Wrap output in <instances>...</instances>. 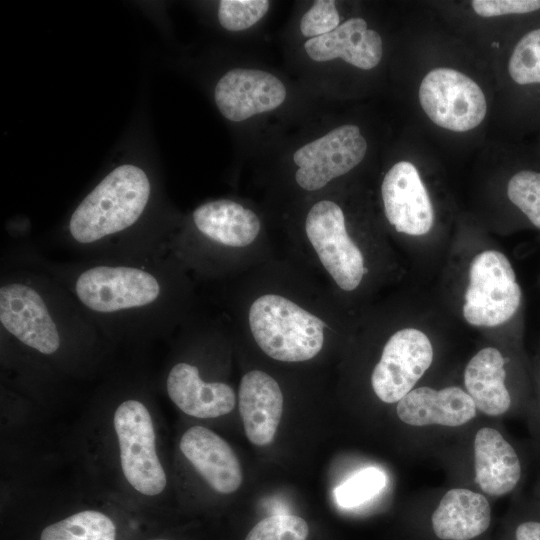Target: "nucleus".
I'll list each match as a JSON object with an SVG mask.
<instances>
[{
  "instance_id": "obj_23",
  "label": "nucleus",
  "mask_w": 540,
  "mask_h": 540,
  "mask_svg": "<svg viewBox=\"0 0 540 540\" xmlns=\"http://www.w3.org/2000/svg\"><path fill=\"white\" fill-rule=\"evenodd\" d=\"M508 72L520 86L540 85V27L525 33L514 46Z\"/></svg>"
},
{
  "instance_id": "obj_16",
  "label": "nucleus",
  "mask_w": 540,
  "mask_h": 540,
  "mask_svg": "<svg viewBox=\"0 0 540 540\" xmlns=\"http://www.w3.org/2000/svg\"><path fill=\"white\" fill-rule=\"evenodd\" d=\"M476 409L467 392L450 386L441 390L430 387L412 389L398 402L396 411L399 419L411 426L456 427L473 419Z\"/></svg>"
},
{
  "instance_id": "obj_21",
  "label": "nucleus",
  "mask_w": 540,
  "mask_h": 540,
  "mask_svg": "<svg viewBox=\"0 0 540 540\" xmlns=\"http://www.w3.org/2000/svg\"><path fill=\"white\" fill-rule=\"evenodd\" d=\"M505 359L501 352L487 347L476 353L464 371L467 393L475 406L489 416L506 413L512 404L505 385Z\"/></svg>"
},
{
  "instance_id": "obj_30",
  "label": "nucleus",
  "mask_w": 540,
  "mask_h": 540,
  "mask_svg": "<svg viewBox=\"0 0 540 540\" xmlns=\"http://www.w3.org/2000/svg\"><path fill=\"white\" fill-rule=\"evenodd\" d=\"M515 540H540V521L526 520L515 530Z\"/></svg>"
},
{
  "instance_id": "obj_6",
  "label": "nucleus",
  "mask_w": 540,
  "mask_h": 540,
  "mask_svg": "<svg viewBox=\"0 0 540 540\" xmlns=\"http://www.w3.org/2000/svg\"><path fill=\"white\" fill-rule=\"evenodd\" d=\"M113 425L128 483L143 495L161 493L167 479L156 452L154 425L147 407L136 399L123 401L115 410Z\"/></svg>"
},
{
  "instance_id": "obj_28",
  "label": "nucleus",
  "mask_w": 540,
  "mask_h": 540,
  "mask_svg": "<svg viewBox=\"0 0 540 540\" xmlns=\"http://www.w3.org/2000/svg\"><path fill=\"white\" fill-rule=\"evenodd\" d=\"M340 23L339 12L332 0H318L301 18L303 36L315 38L335 30Z\"/></svg>"
},
{
  "instance_id": "obj_18",
  "label": "nucleus",
  "mask_w": 540,
  "mask_h": 540,
  "mask_svg": "<svg viewBox=\"0 0 540 540\" xmlns=\"http://www.w3.org/2000/svg\"><path fill=\"white\" fill-rule=\"evenodd\" d=\"M475 481L490 496L505 495L518 485L522 467L514 447L499 431L484 427L474 439Z\"/></svg>"
},
{
  "instance_id": "obj_29",
  "label": "nucleus",
  "mask_w": 540,
  "mask_h": 540,
  "mask_svg": "<svg viewBox=\"0 0 540 540\" xmlns=\"http://www.w3.org/2000/svg\"><path fill=\"white\" fill-rule=\"evenodd\" d=\"M471 6L482 17L529 14L540 10V0H473Z\"/></svg>"
},
{
  "instance_id": "obj_25",
  "label": "nucleus",
  "mask_w": 540,
  "mask_h": 540,
  "mask_svg": "<svg viewBox=\"0 0 540 540\" xmlns=\"http://www.w3.org/2000/svg\"><path fill=\"white\" fill-rule=\"evenodd\" d=\"M509 200L540 229V172L521 170L515 173L507 185Z\"/></svg>"
},
{
  "instance_id": "obj_5",
  "label": "nucleus",
  "mask_w": 540,
  "mask_h": 540,
  "mask_svg": "<svg viewBox=\"0 0 540 540\" xmlns=\"http://www.w3.org/2000/svg\"><path fill=\"white\" fill-rule=\"evenodd\" d=\"M522 292L508 258L496 250L477 254L471 261L463 316L474 326L494 327L518 310Z\"/></svg>"
},
{
  "instance_id": "obj_1",
  "label": "nucleus",
  "mask_w": 540,
  "mask_h": 540,
  "mask_svg": "<svg viewBox=\"0 0 540 540\" xmlns=\"http://www.w3.org/2000/svg\"><path fill=\"white\" fill-rule=\"evenodd\" d=\"M56 278L98 327H157L167 284L154 256H125L69 266Z\"/></svg>"
},
{
  "instance_id": "obj_4",
  "label": "nucleus",
  "mask_w": 540,
  "mask_h": 540,
  "mask_svg": "<svg viewBox=\"0 0 540 540\" xmlns=\"http://www.w3.org/2000/svg\"><path fill=\"white\" fill-rule=\"evenodd\" d=\"M252 336L272 359L303 362L315 357L324 344L326 323L278 294L256 298L248 313Z\"/></svg>"
},
{
  "instance_id": "obj_8",
  "label": "nucleus",
  "mask_w": 540,
  "mask_h": 540,
  "mask_svg": "<svg viewBox=\"0 0 540 540\" xmlns=\"http://www.w3.org/2000/svg\"><path fill=\"white\" fill-rule=\"evenodd\" d=\"M305 231L321 264L344 291L355 290L365 274L364 258L349 237L338 204L321 200L309 210Z\"/></svg>"
},
{
  "instance_id": "obj_14",
  "label": "nucleus",
  "mask_w": 540,
  "mask_h": 540,
  "mask_svg": "<svg viewBox=\"0 0 540 540\" xmlns=\"http://www.w3.org/2000/svg\"><path fill=\"white\" fill-rule=\"evenodd\" d=\"M283 394L269 374L252 370L243 375L238 393L245 434L257 446L271 443L283 412Z\"/></svg>"
},
{
  "instance_id": "obj_12",
  "label": "nucleus",
  "mask_w": 540,
  "mask_h": 540,
  "mask_svg": "<svg viewBox=\"0 0 540 540\" xmlns=\"http://www.w3.org/2000/svg\"><path fill=\"white\" fill-rule=\"evenodd\" d=\"M381 194L385 215L396 231L419 236L432 228V203L412 163L400 161L394 164L383 179Z\"/></svg>"
},
{
  "instance_id": "obj_19",
  "label": "nucleus",
  "mask_w": 540,
  "mask_h": 540,
  "mask_svg": "<svg viewBox=\"0 0 540 540\" xmlns=\"http://www.w3.org/2000/svg\"><path fill=\"white\" fill-rule=\"evenodd\" d=\"M491 509L480 493L465 488L449 490L432 514L435 535L441 540H470L484 533Z\"/></svg>"
},
{
  "instance_id": "obj_32",
  "label": "nucleus",
  "mask_w": 540,
  "mask_h": 540,
  "mask_svg": "<svg viewBox=\"0 0 540 540\" xmlns=\"http://www.w3.org/2000/svg\"><path fill=\"white\" fill-rule=\"evenodd\" d=\"M539 406H540V402H539Z\"/></svg>"
},
{
  "instance_id": "obj_27",
  "label": "nucleus",
  "mask_w": 540,
  "mask_h": 540,
  "mask_svg": "<svg viewBox=\"0 0 540 540\" xmlns=\"http://www.w3.org/2000/svg\"><path fill=\"white\" fill-rule=\"evenodd\" d=\"M309 528L304 519L291 514L269 516L258 522L245 540H306Z\"/></svg>"
},
{
  "instance_id": "obj_26",
  "label": "nucleus",
  "mask_w": 540,
  "mask_h": 540,
  "mask_svg": "<svg viewBox=\"0 0 540 540\" xmlns=\"http://www.w3.org/2000/svg\"><path fill=\"white\" fill-rule=\"evenodd\" d=\"M269 5L267 0H222L219 3L218 19L228 31H243L261 20Z\"/></svg>"
},
{
  "instance_id": "obj_31",
  "label": "nucleus",
  "mask_w": 540,
  "mask_h": 540,
  "mask_svg": "<svg viewBox=\"0 0 540 540\" xmlns=\"http://www.w3.org/2000/svg\"><path fill=\"white\" fill-rule=\"evenodd\" d=\"M154 540H167V539H154Z\"/></svg>"
},
{
  "instance_id": "obj_2",
  "label": "nucleus",
  "mask_w": 540,
  "mask_h": 540,
  "mask_svg": "<svg viewBox=\"0 0 540 540\" xmlns=\"http://www.w3.org/2000/svg\"><path fill=\"white\" fill-rule=\"evenodd\" d=\"M46 276L14 272L0 286L1 328L45 356L58 352L69 327L93 324L63 287Z\"/></svg>"
},
{
  "instance_id": "obj_10",
  "label": "nucleus",
  "mask_w": 540,
  "mask_h": 540,
  "mask_svg": "<svg viewBox=\"0 0 540 540\" xmlns=\"http://www.w3.org/2000/svg\"><path fill=\"white\" fill-rule=\"evenodd\" d=\"M433 348L427 335L415 328L395 332L373 369L371 384L385 403L399 402L430 367Z\"/></svg>"
},
{
  "instance_id": "obj_3",
  "label": "nucleus",
  "mask_w": 540,
  "mask_h": 540,
  "mask_svg": "<svg viewBox=\"0 0 540 540\" xmlns=\"http://www.w3.org/2000/svg\"><path fill=\"white\" fill-rule=\"evenodd\" d=\"M150 181L139 167L125 164L105 176L72 213L68 234L80 248H104L131 228L145 211Z\"/></svg>"
},
{
  "instance_id": "obj_11",
  "label": "nucleus",
  "mask_w": 540,
  "mask_h": 540,
  "mask_svg": "<svg viewBox=\"0 0 540 540\" xmlns=\"http://www.w3.org/2000/svg\"><path fill=\"white\" fill-rule=\"evenodd\" d=\"M214 98L225 118L241 122L278 108L286 99V88L279 78L269 72L235 68L220 78Z\"/></svg>"
},
{
  "instance_id": "obj_15",
  "label": "nucleus",
  "mask_w": 540,
  "mask_h": 540,
  "mask_svg": "<svg viewBox=\"0 0 540 540\" xmlns=\"http://www.w3.org/2000/svg\"><path fill=\"white\" fill-rule=\"evenodd\" d=\"M304 49L314 61L341 58L365 70L376 67L383 55L381 36L377 31L369 29L366 21L359 17L346 20L330 33L309 38Z\"/></svg>"
},
{
  "instance_id": "obj_24",
  "label": "nucleus",
  "mask_w": 540,
  "mask_h": 540,
  "mask_svg": "<svg viewBox=\"0 0 540 540\" xmlns=\"http://www.w3.org/2000/svg\"><path fill=\"white\" fill-rule=\"evenodd\" d=\"M386 485L385 473L375 467L364 468L334 489V498L343 508L359 506L382 491Z\"/></svg>"
},
{
  "instance_id": "obj_17",
  "label": "nucleus",
  "mask_w": 540,
  "mask_h": 540,
  "mask_svg": "<svg viewBox=\"0 0 540 540\" xmlns=\"http://www.w3.org/2000/svg\"><path fill=\"white\" fill-rule=\"evenodd\" d=\"M171 401L185 414L197 418H215L230 413L236 404L234 390L223 382H206L196 366L179 362L166 379Z\"/></svg>"
},
{
  "instance_id": "obj_7",
  "label": "nucleus",
  "mask_w": 540,
  "mask_h": 540,
  "mask_svg": "<svg viewBox=\"0 0 540 540\" xmlns=\"http://www.w3.org/2000/svg\"><path fill=\"white\" fill-rule=\"evenodd\" d=\"M419 101L436 125L455 132L477 127L487 112L486 98L479 85L450 68H436L427 73L419 87Z\"/></svg>"
},
{
  "instance_id": "obj_9",
  "label": "nucleus",
  "mask_w": 540,
  "mask_h": 540,
  "mask_svg": "<svg viewBox=\"0 0 540 540\" xmlns=\"http://www.w3.org/2000/svg\"><path fill=\"white\" fill-rule=\"evenodd\" d=\"M366 151L367 142L358 126H338L295 151V180L304 190H319L356 167Z\"/></svg>"
},
{
  "instance_id": "obj_20",
  "label": "nucleus",
  "mask_w": 540,
  "mask_h": 540,
  "mask_svg": "<svg viewBox=\"0 0 540 540\" xmlns=\"http://www.w3.org/2000/svg\"><path fill=\"white\" fill-rule=\"evenodd\" d=\"M196 229L207 239L226 247H245L258 236V216L243 205L219 199L204 203L193 212Z\"/></svg>"
},
{
  "instance_id": "obj_13",
  "label": "nucleus",
  "mask_w": 540,
  "mask_h": 540,
  "mask_svg": "<svg viewBox=\"0 0 540 540\" xmlns=\"http://www.w3.org/2000/svg\"><path fill=\"white\" fill-rule=\"evenodd\" d=\"M180 450L197 472L217 492H235L242 482L239 460L231 446L203 426L189 428L181 437Z\"/></svg>"
},
{
  "instance_id": "obj_22",
  "label": "nucleus",
  "mask_w": 540,
  "mask_h": 540,
  "mask_svg": "<svg viewBox=\"0 0 540 540\" xmlns=\"http://www.w3.org/2000/svg\"><path fill=\"white\" fill-rule=\"evenodd\" d=\"M116 525L106 514L83 510L46 526L39 540H116Z\"/></svg>"
}]
</instances>
